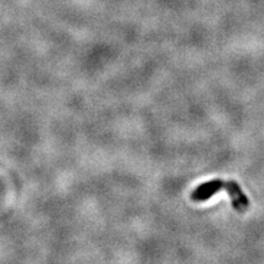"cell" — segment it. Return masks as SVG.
I'll use <instances>...</instances> for the list:
<instances>
[{
	"mask_svg": "<svg viewBox=\"0 0 264 264\" xmlns=\"http://www.w3.org/2000/svg\"><path fill=\"white\" fill-rule=\"evenodd\" d=\"M222 189L229 193L235 211L238 213H245L247 211L248 207H250V201H248L247 196L242 192L240 185L235 181H224L222 179H215V180L208 181V183L201 184L191 193V199L193 202H206Z\"/></svg>",
	"mask_w": 264,
	"mask_h": 264,
	"instance_id": "1",
	"label": "cell"
}]
</instances>
